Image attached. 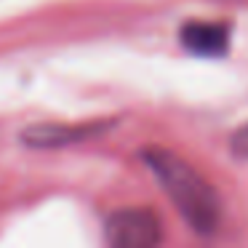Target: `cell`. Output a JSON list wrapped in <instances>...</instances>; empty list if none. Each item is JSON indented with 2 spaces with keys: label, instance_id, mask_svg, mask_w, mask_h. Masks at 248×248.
<instances>
[{
  "label": "cell",
  "instance_id": "cell-1",
  "mask_svg": "<svg viewBox=\"0 0 248 248\" xmlns=\"http://www.w3.org/2000/svg\"><path fill=\"white\" fill-rule=\"evenodd\" d=\"M141 160L155 173V179L166 189V195L176 205V211L184 216V221L198 235H205V237L214 235L221 219V203L208 179L198 168L189 166L184 157H179L176 152H168V150H157V147L144 150Z\"/></svg>",
  "mask_w": 248,
  "mask_h": 248
},
{
  "label": "cell",
  "instance_id": "cell-2",
  "mask_svg": "<svg viewBox=\"0 0 248 248\" xmlns=\"http://www.w3.org/2000/svg\"><path fill=\"white\" fill-rule=\"evenodd\" d=\"M104 237L118 248H152L163 243V224L150 208H120L107 216Z\"/></svg>",
  "mask_w": 248,
  "mask_h": 248
},
{
  "label": "cell",
  "instance_id": "cell-3",
  "mask_svg": "<svg viewBox=\"0 0 248 248\" xmlns=\"http://www.w3.org/2000/svg\"><path fill=\"white\" fill-rule=\"evenodd\" d=\"M112 125H118L115 118L93 120V123H80V125L40 123V125L24 128L22 131V141L27 147H35V150H56V147L80 144V141H88V139H93V136H102V134H107Z\"/></svg>",
  "mask_w": 248,
  "mask_h": 248
},
{
  "label": "cell",
  "instance_id": "cell-4",
  "mask_svg": "<svg viewBox=\"0 0 248 248\" xmlns=\"http://www.w3.org/2000/svg\"><path fill=\"white\" fill-rule=\"evenodd\" d=\"M182 46L195 56L219 59L230 51V24L224 22H187L179 30Z\"/></svg>",
  "mask_w": 248,
  "mask_h": 248
},
{
  "label": "cell",
  "instance_id": "cell-5",
  "mask_svg": "<svg viewBox=\"0 0 248 248\" xmlns=\"http://www.w3.org/2000/svg\"><path fill=\"white\" fill-rule=\"evenodd\" d=\"M230 152H232V157H237V160H248V123L232 134Z\"/></svg>",
  "mask_w": 248,
  "mask_h": 248
}]
</instances>
